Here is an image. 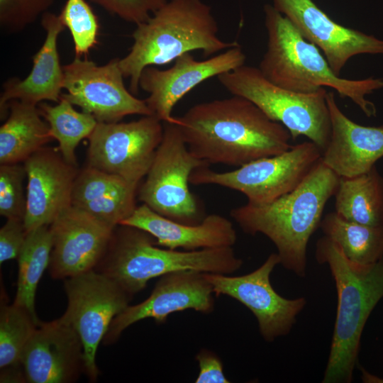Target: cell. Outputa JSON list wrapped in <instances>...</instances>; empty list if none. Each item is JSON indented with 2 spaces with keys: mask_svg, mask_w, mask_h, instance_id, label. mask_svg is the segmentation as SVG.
I'll return each instance as SVG.
<instances>
[{
  "mask_svg": "<svg viewBox=\"0 0 383 383\" xmlns=\"http://www.w3.org/2000/svg\"><path fill=\"white\" fill-rule=\"evenodd\" d=\"M321 155V150L314 143L305 141L232 171L218 172L207 167L198 168L192 173L189 183L218 185L243 194L248 203L267 204L295 189Z\"/></svg>",
  "mask_w": 383,
  "mask_h": 383,
  "instance_id": "obj_9",
  "label": "cell"
},
{
  "mask_svg": "<svg viewBox=\"0 0 383 383\" xmlns=\"http://www.w3.org/2000/svg\"><path fill=\"white\" fill-rule=\"evenodd\" d=\"M62 97L82 111L92 115L98 122L115 123L129 115H152L145 99L128 90L119 67V58L98 65L76 57L63 65Z\"/></svg>",
  "mask_w": 383,
  "mask_h": 383,
  "instance_id": "obj_12",
  "label": "cell"
},
{
  "mask_svg": "<svg viewBox=\"0 0 383 383\" xmlns=\"http://www.w3.org/2000/svg\"><path fill=\"white\" fill-rule=\"evenodd\" d=\"M0 165V215L24 221L27 198L23 187L26 176L23 164Z\"/></svg>",
  "mask_w": 383,
  "mask_h": 383,
  "instance_id": "obj_31",
  "label": "cell"
},
{
  "mask_svg": "<svg viewBox=\"0 0 383 383\" xmlns=\"http://www.w3.org/2000/svg\"><path fill=\"white\" fill-rule=\"evenodd\" d=\"M339 177L321 159L291 192L267 204L247 202L233 209L231 216L245 233L268 238L277 248L280 264L304 277L309 240L320 227L325 206L334 196Z\"/></svg>",
  "mask_w": 383,
  "mask_h": 383,
  "instance_id": "obj_2",
  "label": "cell"
},
{
  "mask_svg": "<svg viewBox=\"0 0 383 383\" xmlns=\"http://www.w3.org/2000/svg\"><path fill=\"white\" fill-rule=\"evenodd\" d=\"M120 225L145 231L155 238L157 245L172 250L233 247L237 240L232 222L219 214L211 213L200 223L189 225L166 218L144 204Z\"/></svg>",
  "mask_w": 383,
  "mask_h": 383,
  "instance_id": "obj_21",
  "label": "cell"
},
{
  "mask_svg": "<svg viewBox=\"0 0 383 383\" xmlns=\"http://www.w3.org/2000/svg\"><path fill=\"white\" fill-rule=\"evenodd\" d=\"M217 79L232 95L250 100L271 120L282 124L292 140L304 135L322 152L326 148L331 125L324 87L309 94L293 91L269 81L258 67L245 65Z\"/></svg>",
  "mask_w": 383,
  "mask_h": 383,
  "instance_id": "obj_7",
  "label": "cell"
},
{
  "mask_svg": "<svg viewBox=\"0 0 383 383\" xmlns=\"http://www.w3.org/2000/svg\"><path fill=\"white\" fill-rule=\"evenodd\" d=\"M128 184L131 183L118 175L88 165L79 172L75 179L72 205L76 206L99 198Z\"/></svg>",
  "mask_w": 383,
  "mask_h": 383,
  "instance_id": "obj_33",
  "label": "cell"
},
{
  "mask_svg": "<svg viewBox=\"0 0 383 383\" xmlns=\"http://www.w3.org/2000/svg\"><path fill=\"white\" fill-rule=\"evenodd\" d=\"M163 131V122L154 115L130 122H98L88 138V165L138 185L150 168Z\"/></svg>",
  "mask_w": 383,
  "mask_h": 383,
  "instance_id": "obj_11",
  "label": "cell"
},
{
  "mask_svg": "<svg viewBox=\"0 0 383 383\" xmlns=\"http://www.w3.org/2000/svg\"><path fill=\"white\" fill-rule=\"evenodd\" d=\"M118 226L94 270L113 280L132 297L143 290L149 280L170 272L196 270L231 274L243 264L232 247L192 251L161 248L146 231Z\"/></svg>",
  "mask_w": 383,
  "mask_h": 383,
  "instance_id": "obj_6",
  "label": "cell"
},
{
  "mask_svg": "<svg viewBox=\"0 0 383 383\" xmlns=\"http://www.w3.org/2000/svg\"><path fill=\"white\" fill-rule=\"evenodd\" d=\"M49 227L52 247L48 268L52 277L59 279L94 270L104 256L115 229L72 205Z\"/></svg>",
  "mask_w": 383,
  "mask_h": 383,
  "instance_id": "obj_16",
  "label": "cell"
},
{
  "mask_svg": "<svg viewBox=\"0 0 383 383\" xmlns=\"http://www.w3.org/2000/svg\"><path fill=\"white\" fill-rule=\"evenodd\" d=\"M28 179L24 226L29 232L50 226L72 206L77 165L65 160L57 148L43 147L23 162Z\"/></svg>",
  "mask_w": 383,
  "mask_h": 383,
  "instance_id": "obj_18",
  "label": "cell"
},
{
  "mask_svg": "<svg viewBox=\"0 0 383 383\" xmlns=\"http://www.w3.org/2000/svg\"><path fill=\"white\" fill-rule=\"evenodd\" d=\"M331 131L323 162L338 176L352 177L370 170L383 157V125L361 126L350 120L327 92Z\"/></svg>",
  "mask_w": 383,
  "mask_h": 383,
  "instance_id": "obj_20",
  "label": "cell"
},
{
  "mask_svg": "<svg viewBox=\"0 0 383 383\" xmlns=\"http://www.w3.org/2000/svg\"><path fill=\"white\" fill-rule=\"evenodd\" d=\"M264 13L267 43L258 68L266 79L299 93L331 87L352 100L366 116H376L375 105L366 96L383 88V78L349 79L336 75L319 49L304 38L287 17L270 4L265 5Z\"/></svg>",
  "mask_w": 383,
  "mask_h": 383,
  "instance_id": "obj_5",
  "label": "cell"
},
{
  "mask_svg": "<svg viewBox=\"0 0 383 383\" xmlns=\"http://www.w3.org/2000/svg\"><path fill=\"white\" fill-rule=\"evenodd\" d=\"M214 296L204 272L179 270L165 274L159 277L146 299L128 305L113 319L103 342L113 343L127 328L143 319L152 318L162 324L170 314L187 309L210 313L215 307Z\"/></svg>",
  "mask_w": 383,
  "mask_h": 383,
  "instance_id": "obj_15",
  "label": "cell"
},
{
  "mask_svg": "<svg viewBox=\"0 0 383 383\" xmlns=\"http://www.w3.org/2000/svg\"><path fill=\"white\" fill-rule=\"evenodd\" d=\"M176 123L189 151L209 164L240 167L292 147L289 131L243 96L195 104Z\"/></svg>",
  "mask_w": 383,
  "mask_h": 383,
  "instance_id": "obj_1",
  "label": "cell"
},
{
  "mask_svg": "<svg viewBox=\"0 0 383 383\" xmlns=\"http://www.w3.org/2000/svg\"><path fill=\"white\" fill-rule=\"evenodd\" d=\"M315 257L328 265L337 291V311L323 383H350L357 363L366 322L383 298V257L362 265L349 260L326 236L316 244Z\"/></svg>",
  "mask_w": 383,
  "mask_h": 383,
  "instance_id": "obj_4",
  "label": "cell"
},
{
  "mask_svg": "<svg viewBox=\"0 0 383 383\" xmlns=\"http://www.w3.org/2000/svg\"><path fill=\"white\" fill-rule=\"evenodd\" d=\"M7 110L9 117L0 128V164L23 162L53 138L38 105L15 99Z\"/></svg>",
  "mask_w": 383,
  "mask_h": 383,
  "instance_id": "obj_23",
  "label": "cell"
},
{
  "mask_svg": "<svg viewBox=\"0 0 383 383\" xmlns=\"http://www.w3.org/2000/svg\"><path fill=\"white\" fill-rule=\"evenodd\" d=\"M279 264L277 253H272L259 267L243 275L204 272L216 296H230L252 312L267 342L288 335L306 304L304 297L286 299L273 288L270 275Z\"/></svg>",
  "mask_w": 383,
  "mask_h": 383,
  "instance_id": "obj_13",
  "label": "cell"
},
{
  "mask_svg": "<svg viewBox=\"0 0 383 383\" xmlns=\"http://www.w3.org/2000/svg\"><path fill=\"white\" fill-rule=\"evenodd\" d=\"M111 15L128 23L138 25L168 0H90Z\"/></svg>",
  "mask_w": 383,
  "mask_h": 383,
  "instance_id": "obj_34",
  "label": "cell"
},
{
  "mask_svg": "<svg viewBox=\"0 0 383 383\" xmlns=\"http://www.w3.org/2000/svg\"><path fill=\"white\" fill-rule=\"evenodd\" d=\"M245 59L240 45L204 60H196L190 52H186L167 70L145 67L139 88L148 93L145 101L152 115L162 122L176 123L172 112L183 96L204 81L245 65Z\"/></svg>",
  "mask_w": 383,
  "mask_h": 383,
  "instance_id": "obj_14",
  "label": "cell"
},
{
  "mask_svg": "<svg viewBox=\"0 0 383 383\" xmlns=\"http://www.w3.org/2000/svg\"><path fill=\"white\" fill-rule=\"evenodd\" d=\"M67 309L61 318L78 334L83 347L84 371L96 380V355L113 319L132 299L117 283L93 270L65 279Z\"/></svg>",
  "mask_w": 383,
  "mask_h": 383,
  "instance_id": "obj_10",
  "label": "cell"
},
{
  "mask_svg": "<svg viewBox=\"0 0 383 383\" xmlns=\"http://www.w3.org/2000/svg\"><path fill=\"white\" fill-rule=\"evenodd\" d=\"M55 0H0V27L9 34L23 31L48 11Z\"/></svg>",
  "mask_w": 383,
  "mask_h": 383,
  "instance_id": "obj_32",
  "label": "cell"
},
{
  "mask_svg": "<svg viewBox=\"0 0 383 383\" xmlns=\"http://www.w3.org/2000/svg\"><path fill=\"white\" fill-rule=\"evenodd\" d=\"M272 6L323 52L338 76L353 56L383 55V40L336 23L312 0H273Z\"/></svg>",
  "mask_w": 383,
  "mask_h": 383,
  "instance_id": "obj_17",
  "label": "cell"
},
{
  "mask_svg": "<svg viewBox=\"0 0 383 383\" xmlns=\"http://www.w3.org/2000/svg\"><path fill=\"white\" fill-rule=\"evenodd\" d=\"M163 136L138 198L156 213L177 222L200 223V210L189 188L195 170L209 163L188 149L176 123L163 122Z\"/></svg>",
  "mask_w": 383,
  "mask_h": 383,
  "instance_id": "obj_8",
  "label": "cell"
},
{
  "mask_svg": "<svg viewBox=\"0 0 383 383\" xmlns=\"http://www.w3.org/2000/svg\"><path fill=\"white\" fill-rule=\"evenodd\" d=\"M21 364L27 382H74L84 371L81 340L61 317L40 323L23 350Z\"/></svg>",
  "mask_w": 383,
  "mask_h": 383,
  "instance_id": "obj_19",
  "label": "cell"
},
{
  "mask_svg": "<svg viewBox=\"0 0 383 383\" xmlns=\"http://www.w3.org/2000/svg\"><path fill=\"white\" fill-rule=\"evenodd\" d=\"M199 364V374L196 383H229L223 372L221 358L213 351L202 348L195 357Z\"/></svg>",
  "mask_w": 383,
  "mask_h": 383,
  "instance_id": "obj_36",
  "label": "cell"
},
{
  "mask_svg": "<svg viewBox=\"0 0 383 383\" xmlns=\"http://www.w3.org/2000/svg\"><path fill=\"white\" fill-rule=\"evenodd\" d=\"M28 310L12 304H1L0 311V368L22 366L23 350L38 326Z\"/></svg>",
  "mask_w": 383,
  "mask_h": 383,
  "instance_id": "obj_28",
  "label": "cell"
},
{
  "mask_svg": "<svg viewBox=\"0 0 383 383\" xmlns=\"http://www.w3.org/2000/svg\"><path fill=\"white\" fill-rule=\"evenodd\" d=\"M40 23L46 33L45 40L33 57V67L23 79L11 77L2 85L0 96L1 118L7 113L11 100L38 105L43 101L59 102L63 89L64 72L57 50V38L65 30L59 15L45 13Z\"/></svg>",
  "mask_w": 383,
  "mask_h": 383,
  "instance_id": "obj_22",
  "label": "cell"
},
{
  "mask_svg": "<svg viewBox=\"0 0 383 383\" xmlns=\"http://www.w3.org/2000/svg\"><path fill=\"white\" fill-rule=\"evenodd\" d=\"M72 37L75 56L82 57L97 43L98 18L85 0H67L60 13Z\"/></svg>",
  "mask_w": 383,
  "mask_h": 383,
  "instance_id": "obj_29",
  "label": "cell"
},
{
  "mask_svg": "<svg viewBox=\"0 0 383 383\" xmlns=\"http://www.w3.org/2000/svg\"><path fill=\"white\" fill-rule=\"evenodd\" d=\"M335 212L344 219L367 226H383V177L374 166L352 177H339Z\"/></svg>",
  "mask_w": 383,
  "mask_h": 383,
  "instance_id": "obj_24",
  "label": "cell"
},
{
  "mask_svg": "<svg viewBox=\"0 0 383 383\" xmlns=\"http://www.w3.org/2000/svg\"><path fill=\"white\" fill-rule=\"evenodd\" d=\"M27 233L23 221L7 219L0 229L1 264L18 258L25 243Z\"/></svg>",
  "mask_w": 383,
  "mask_h": 383,
  "instance_id": "obj_35",
  "label": "cell"
},
{
  "mask_svg": "<svg viewBox=\"0 0 383 383\" xmlns=\"http://www.w3.org/2000/svg\"><path fill=\"white\" fill-rule=\"evenodd\" d=\"M52 247L50 227L43 226L28 232L18 256L17 291L13 304L28 310L38 322L40 321L35 309V294L39 281L49 266Z\"/></svg>",
  "mask_w": 383,
  "mask_h": 383,
  "instance_id": "obj_26",
  "label": "cell"
},
{
  "mask_svg": "<svg viewBox=\"0 0 383 383\" xmlns=\"http://www.w3.org/2000/svg\"><path fill=\"white\" fill-rule=\"evenodd\" d=\"M73 106L61 96L55 106L40 102L38 108L49 125L52 138L57 141L62 157L77 165L75 150L82 139L89 137L98 121L89 113L77 111Z\"/></svg>",
  "mask_w": 383,
  "mask_h": 383,
  "instance_id": "obj_27",
  "label": "cell"
},
{
  "mask_svg": "<svg viewBox=\"0 0 383 383\" xmlns=\"http://www.w3.org/2000/svg\"><path fill=\"white\" fill-rule=\"evenodd\" d=\"M138 185L128 184L76 207L84 210L102 222L116 228L128 218L137 207L135 197L138 194Z\"/></svg>",
  "mask_w": 383,
  "mask_h": 383,
  "instance_id": "obj_30",
  "label": "cell"
},
{
  "mask_svg": "<svg viewBox=\"0 0 383 383\" xmlns=\"http://www.w3.org/2000/svg\"><path fill=\"white\" fill-rule=\"evenodd\" d=\"M211 8L202 0H169L145 22L136 25L128 53L119 59L129 90L138 93L139 79L148 66L162 65L180 55L200 50L204 57L238 45L218 35Z\"/></svg>",
  "mask_w": 383,
  "mask_h": 383,
  "instance_id": "obj_3",
  "label": "cell"
},
{
  "mask_svg": "<svg viewBox=\"0 0 383 383\" xmlns=\"http://www.w3.org/2000/svg\"><path fill=\"white\" fill-rule=\"evenodd\" d=\"M320 228L353 262L368 265L383 257V226L350 221L333 211L322 218Z\"/></svg>",
  "mask_w": 383,
  "mask_h": 383,
  "instance_id": "obj_25",
  "label": "cell"
}]
</instances>
